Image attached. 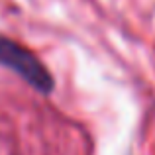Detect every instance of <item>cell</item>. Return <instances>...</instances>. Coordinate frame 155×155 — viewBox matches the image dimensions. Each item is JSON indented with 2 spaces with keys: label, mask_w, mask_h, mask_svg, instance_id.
Listing matches in <instances>:
<instances>
[{
  "label": "cell",
  "mask_w": 155,
  "mask_h": 155,
  "mask_svg": "<svg viewBox=\"0 0 155 155\" xmlns=\"http://www.w3.org/2000/svg\"><path fill=\"white\" fill-rule=\"evenodd\" d=\"M0 65L18 73L28 84H31L35 91L43 92V94L53 91L55 83H53V77L47 71V67L38 59L35 53L20 45L18 41L0 38Z\"/></svg>",
  "instance_id": "1"
}]
</instances>
